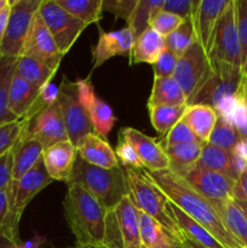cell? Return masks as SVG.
<instances>
[{
    "instance_id": "1",
    "label": "cell",
    "mask_w": 247,
    "mask_h": 248,
    "mask_svg": "<svg viewBox=\"0 0 247 248\" xmlns=\"http://www.w3.org/2000/svg\"><path fill=\"white\" fill-rule=\"evenodd\" d=\"M147 173L171 202L181 208L191 219L202 225L223 247L244 248L225 228L210 201L191 188L179 174L170 169L155 172L147 171Z\"/></svg>"
},
{
    "instance_id": "2",
    "label": "cell",
    "mask_w": 247,
    "mask_h": 248,
    "mask_svg": "<svg viewBox=\"0 0 247 248\" xmlns=\"http://www.w3.org/2000/svg\"><path fill=\"white\" fill-rule=\"evenodd\" d=\"M63 208L77 248H103L107 211L89 191L77 184H68Z\"/></svg>"
},
{
    "instance_id": "3",
    "label": "cell",
    "mask_w": 247,
    "mask_h": 248,
    "mask_svg": "<svg viewBox=\"0 0 247 248\" xmlns=\"http://www.w3.org/2000/svg\"><path fill=\"white\" fill-rule=\"evenodd\" d=\"M67 184H77L89 191L102 207L109 212L115 210L126 195H130L125 167L123 165L114 169L93 166L77 155L70 181Z\"/></svg>"
},
{
    "instance_id": "4",
    "label": "cell",
    "mask_w": 247,
    "mask_h": 248,
    "mask_svg": "<svg viewBox=\"0 0 247 248\" xmlns=\"http://www.w3.org/2000/svg\"><path fill=\"white\" fill-rule=\"evenodd\" d=\"M130 196L137 210L143 211L154 218L165 232L171 236L174 244H183L184 234L179 229L171 210L170 200L161 191V189L152 181L144 169L136 170L125 167Z\"/></svg>"
},
{
    "instance_id": "5",
    "label": "cell",
    "mask_w": 247,
    "mask_h": 248,
    "mask_svg": "<svg viewBox=\"0 0 247 248\" xmlns=\"http://www.w3.org/2000/svg\"><path fill=\"white\" fill-rule=\"evenodd\" d=\"M52 182L53 179L48 176L46 171L43 157L18 181H11L9 186L10 213L2 237L9 240L15 246L21 245L18 236V225L22 215L31 201Z\"/></svg>"
},
{
    "instance_id": "6",
    "label": "cell",
    "mask_w": 247,
    "mask_h": 248,
    "mask_svg": "<svg viewBox=\"0 0 247 248\" xmlns=\"http://www.w3.org/2000/svg\"><path fill=\"white\" fill-rule=\"evenodd\" d=\"M103 248H142L138 211L130 195L107 212Z\"/></svg>"
},
{
    "instance_id": "7",
    "label": "cell",
    "mask_w": 247,
    "mask_h": 248,
    "mask_svg": "<svg viewBox=\"0 0 247 248\" xmlns=\"http://www.w3.org/2000/svg\"><path fill=\"white\" fill-rule=\"evenodd\" d=\"M207 57L210 61L227 63L241 69V46L237 33L235 0H230L218 18Z\"/></svg>"
},
{
    "instance_id": "8",
    "label": "cell",
    "mask_w": 247,
    "mask_h": 248,
    "mask_svg": "<svg viewBox=\"0 0 247 248\" xmlns=\"http://www.w3.org/2000/svg\"><path fill=\"white\" fill-rule=\"evenodd\" d=\"M212 73L207 53L198 40L178 58L172 78L179 85L190 106L202 85Z\"/></svg>"
},
{
    "instance_id": "9",
    "label": "cell",
    "mask_w": 247,
    "mask_h": 248,
    "mask_svg": "<svg viewBox=\"0 0 247 248\" xmlns=\"http://www.w3.org/2000/svg\"><path fill=\"white\" fill-rule=\"evenodd\" d=\"M58 89L60 92H58L57 103L64 121L68 140L75 147H77L87 135L94 131L92 128L89 115L80 102L77 82L70 81L64 77Z\"/></svg>"
},
{
    "instance_id": "10",
    "label": "cell",
    "mask_w": 247,
    "mask_h": 248,
    "mask_svg": "<svg viewBox=\"0 0 247 248\" xmlns=\"http://www.w3.org/2000/svg\"><path fill=\"white\" fill-rule=\"evenodd\" d=\"M210 63L212 73L191 104H205L216 109L220 102L237 93L242 80V73L240 68L227 63L215 61H210Z\"/></svg>"
},
{
    "instance_id": "11",
    "label": "cell",
    "mask_w": 247,
    "mask_h": 248,
    "mask_svg": "<svg viewBox=\"0 0 247 248\" xmlns=\"http://www.w3.org/2000/svg\"><path fill=\"white\" fill-rule=\"evenodd\" d=\"M38 12L52 35L58 50L64 56L87 28L84 22L58 6L55 0H43Z\"/></svg>"
},
{
    "instance_id": "12",
    "label": "cell",
    "mask_w": 247,
    "mask_h": 248,
    "mask_svg": "<svg viewBox=\"0 0 247 248\" xmlns=\"http://www.w3.org/2000/svg\"><path fill=\"white\" fill-rule=\"evenodd\" d=\"M43 0H12L5 36L0 44V55L18 58L31 29L34 16Z\"/></svg>"
},
{
    "instance_id": "13",
    "label": "cell",
    "mask_w": 247,
    "mask_h": 248,
    "mask_svg": "<svg viewBox=\"0 0 247 248\" xmlns=\"http://www.w3.org/2000/svg\"><path fill=\"white\" fill-rule=\"evenodd\" d=\"M172 171L179 174L191 188L208 201H225L232 199L235 181L227 174L208 171L195 165Z\"/></svg>"
},
{
    "instance_id": "14",
    "label": "cell",
    "mask_w": 247,
    "mask_h": 248,
    "mask_svg": "<svg viewBox=\"0 0 247 248\" xmlns=\"http://www.w3.org/2000/svg\"><path fill=\"white\" fill-rule=\"evenodd\" d=\"M21 56L41 61L53 72H57L62 58L64 57V55L58 50L52 35L41 19L39 12H36L31 22Z\"/></svg>"
},
{
    "instance_id": "15",
    "label": "cell",
    "mask_w": 247,
    "mask_h": 248,
    "mask_svg": "<svg viewBox=\"0 0 247 248\" xmlns=\"http://www.w3.org/2000/svg\"><path fill=\"white\" fill-rule=\"evenodd\" d=\"M77 85L80 102L89 115L94 133L107 140L116 123L113 109L108 103L97 97L90 77L77 80Z\"/></svg>"
},
{
    "instance_id": "16",
    "label": "cell",
    "mask_w": 247,
    "mask_h": 248,
    "mask_svg": "<svg viewBox=\"0 0 247 248\" xmlns=\"http://www.w3.org/2000/svg\"><path fill=\"white\" fill-rule=\"evenodd\" d=\"M24 133L36 138L43 144L44 149L58 142L68 140L67 130L58 103L46 107L31 120H28Z\"/></svg>"
},
{
    "instance_id": "17",
    "label": "cell",
    "mask_w": 247,
    "mask_h": 248,
    "mask_svg": "<svg viewBox=\"0 0 247 248\" xmlns=\"http://www.w3.org/2000/svg\"><path fill=\"white\" fill-rule=\"evenodd\" d=\"M120 135L135 149L143 169L149 172L170 169V160L161 143L133 127L121 128Z\"/></svg>"
},
{
    "instance_id": "18",
    "label": "cell",
    "mask_w": 247,
    "mask_h": 248,
    "mask_svg": "<svg viewBox=\"0 0 247 248\" xmlns=\"http://www.w3.org/2000/svg\"><path fill=\"white\" fill-rule=\"evenodd\" d=\"M99 29L98 43L92 47V70L101 67L103 63L109 61L115 56H128L130 57L132 51L135 35L128 27L121 28L119 31H106Z\"/></svg>"
},
{
    "instance_id": "19",
    "label": "cell",
    "mask_w": 247,
    "mask_h": 248,
    "mask_svg": "<svg viewBox=\"0 0 247 248\" xmlns=\"http://www.w3.org/2000/svg\"><path fill=\"white\" fill-rule=\"evenodd\" d=\"M230 0H200L196 1L193 14V24L196 40L201 44L206 53H208L212 41L213 31L218 18L228 6Z\"/></svg>"
},
{
    "instance_id": "20",
    "label": "cell",
    "mask_w": 247,
    "mask_h": 248,
    "mask_svg": "<svg viewBox=\"0 0 247 248\" xmlns=\"http://www.w3.org/2000/svg\"><path fill=\"white\" fill-rule=\"evenodd\" d=\"M77 155V147L69 140L45 148L43 160L48 176L53 181L68 183L72 177Z\"/></svg>"
},
{
    "instance_id": "21",
    "label": "cell",
    "mask_w": 247,
    "mask_h": 248,
    "mask_svg": "<svg viewBox=\"0 0 247 248\" xmlns=\"http://www.w3.org/2000/svg\"><path fill=\"white\" fill-rule=\"evenodd\" d=\"M77 155L89 164L102 169H114L119 166L118 156L115 150L111 148L109 142L97 133L92 132L87 135L77 147Z\"/></svg>"
},
{
    "instance_id": "22",
    "label": "cell",
    "mask_w": 247,
    "mask_h": 248,
    "mask_svg": "<svg viewBox=\"0 0 247 248\" xmlns=\"http://www.w3.org/2000/svg\"><path fill=\"white\" fill-rule=\"evenodd\" d=\"M44 147L36 138L22 133L12 148L14 153V166H12V181L17 182L29 170L35 166L36 162L43 157Z\"/></svg>"
},
{
    "instance_id": "23",
    "label": "cell",
    "mask_w": 247,
    "mask_h": 248,
    "mask_svg": "<svg viewBox=\"0 0 247 248\" xmlns=\"http://www.w3.org/2000/svg\"><path fill=\"white\" fill-rule=\"evenodd\" d=\"M166 50V39L148 27L135 39L130 55V65L138 63L154 64Z\"/></svg>"
},
{
    "instance_id": "24",
    "label": "cell",
    "mask_w": 247,
    "mask_h": 248,
    "mask_svg": "<svg viewBox=\"0 0 247 248\" xmlns=\"http://www.w3.org/2000/svg\"><path fill=\"white\" fill-rule=\"evenodd\" d=\"M210 202L229 232H232V236L242 246L247 248V219L241 208L232 199L225 201H210Z\"/></svg>"
},
{
    "instance_id": "25",
    "label": "cell",
    "mask_w": 247,
    "mask_h": 248,
    "mask_svg": "<svg viewBox=\"0 0 247 248\" xmlns=\"http://www.w3.org/2000/svg\"><path fill=\"white\" fill-rule=\"evenodd\" d=\"M39 91L31 84L15 74L9 90V109L17 119H23L39 97Z\"/></svg>"
},
{
    "instance_id": "26",
    "label": "cell",
    "mask_w": 247,
    "mask_h": 248,
    "mask_svg": "<svg viewBox=\"0 0 247 248\" xmlns=\"http://www.w3.org/2000/svg\"><path fill=\"white\" fill-rule=\"evenodd\" d=\"M217 119L218 115L215 109L205 104L188 106L183 115V120L188 124L196 137L203 143H207Z\"/></svg>"
},
{
    "instance_id": "27",
    "label": "cell",
    "mask_w": 247,
    "mask_h": 248,
    "mask_svg": "<svg viewBox=\"0 0 247 248\" xmlns=\"http://www.w3.org/2000/svg\"><path fill=\"white\" fill-rule=\"evenodd\" d=\"M169 206L174 219H176L177 224H178L179 229L182 230V232H183L186 239L193 240L196 244L207 248H224L223 245L219 244L218 240L215 236H212L202 225H200L195 220L191 219L181 208L177 207L173 202L170 201Z\"/></svg>"
},
{
    "instance_id": "28",
    "label": "cell",
    "mask_w": 247,
    "mask_h": 248,
    "mask_svg": "<svg viewBox=\"0 0 247 248\" xmlns=\"http://www.w3.org/2000/svg\"><path fill=\"white\" fill-rule=\"evenodd\" d=\"M156 106H188L185 94L173 78L154 79L150 97L148 99V108Z\"/></svg>"
},
{
    "instance_id": "29",
    "label": "cell",
    "mask_w": 247,
    "mask_h": 248,
    "mask_svg": "<svg viewBox=\"0 0 247 248\" xmlns=\"http://www.w3.org/2000/svg\"><path fill=\"white\" fill-rule=\"evenodd\" d=\"M137 211L142 246L147 248H174V241L164 228L147 213Z\"/></svg>"
},
{
    "instance_id": "30",
    "label": "cell",
    "mask_w": 247,
    "mask_h": 248,
    "mask_svg": "<svg viewBox=\"0 0 247 248\" xmlns=\"http://www.w3.org/2000/svg\"><path fill=\"white\" fill-rule=\"evenodd\" d=\"M18 58L0 55V126L19 120L9 109V90Z\"/></svg>"
},
{
    "instance_id": "31",
    "label": "cell",
    "mask_w": 247,
    "mask_h": 248,
    "mask_svg": "<svg viewBox=\"0 0 247 248\" xmlns=\"http://www.w3.org/2000/svg\"><path fill=\"white\" fill-rule=\"evenodd\" d=\"M56 73L57 72H53L41 61L27 57V56H19L18 60H17L15 74L40 90L44 85L52 81Z\"/></svg>"
},
{
    "instance_id": "32",
    "label": "cell",
    "mask_w": 247,
    "mask_h": 248,
    "mask_svg": "<svg viewBox=\"0 0 247 248\" xmlns=\"http://www.w3.org/2000/svg\"><path fill=\"white\" fill-rule=\"evenodd\" d=\"M58 6L84 22L86 26L98 24L103 12V0H55Z\"/></svg>"
},
{
    "instance_id": "33",
    "label": "cell",
    "mask_w": 247,
    "mask_h": 248,
    "mask_svg": "<svg viewBox=\"0 0 247 248\" xmlns=\"http://www.w3.org/2000/svg\"><path fill=\"white\" fill-rule=\"evenodd\" d=\"M232 152H228V150L220 149V148L213 147L208 143H205L195 166L208 170V171L227 174L228 177L232 178Z\"/></svg>"
},
{
    "instance_id": "34",
    "label": "cell",
    "mask_w": 247,
    "mask_h": 248,
    "mask_svg": "<svg viewBox=\"0 0 247 248\" xmlns=\"http://www.w3.org/2000/svg\"><path fill=\"white\" fill-rule=\"evenodd\" d=\"M188 106H156L149 107L150 123L157 133L166 136V133L183 118Z\"/></svg>"
},
{
    "instance_id": "35",
    "label": "cell",
    "mask_w": 247,
    "mask_h": 248,
    "mask_svg": "<svg viewBox=\"0 0 247 248\" xmlns=\"http://www.w3.org/2000/svg\"><path fill=\"white\" fill-rule=\"evenodd\" d=\"M164 1L165 0H138L126 26L131 29L135 39L149 27L150 19L162 9Z\"/></svg>"
},
{
    "instance_id": "36",
    "label": "cell",
    "mask_w": 247,
    "mask_h": 248,
    "mask_svg": "<svg viewBox=\"0 0 247 248\" xmlns=\"http://www.w3.org/2000/svg\"><path fill=\"white\" fill-rule=\"evenodd\" d=\"M203 144L205 143H190L164 148L170 160V169L179 170L195 165L200 157Z\"/></svg>"
},
{
    "instance_id": "37",
    "label": "cell",
    "mask_w": 247,
    "mask_h": 248,
    "mask_svg": "<svg viewBox=\"0 0 247 248\" xmlns=\"http://www.w3.org/2000/svg\"><path fill=\"white\" fill-rule=\"evenodd\" d=\"M166 48L173 52L177 57H181L191 45L196 41L195 29L193 18L185 19L176 31H172L166 38Z\"/></svg>"
},
{
    "instance_id": "38",
    "label": "cell",
    "mask_w": 247,
    "mask_h": 248,
    "mask_svg": "<svg viewBox=\"0 0 247 248\" xmlns=\"http://www.w3.org/2000/svg\"><path fill=\"white\" fill-rule=\"evenodd\" d=\"M240 138L241 137L237 133V131L228 121L218 116L217 123H216L215 127H213L212 132L208 137L207 143L213 145V147L232 152V148L239 142Z\"/></svg>"
},
{
    "instance_id": "39",
    "label": "cell",
    "mask_w": 247,
    "mask_h": 248,
    "mask_svg": "<svg viewBox=\"0 0 247 248\" xmlns=\"http://www.w3.org/2000/svg\"><path fill=\"white\" fill-rule=\"evenodd\" d=\"M219 118L228 121L237 131L240 137L247 140V103L239 93V91H237L232 107L228 109L224 115L219 116Z\"/></svg>"
},
{
    "instance_id": "40",
    "label": "cell",
    "mask_w": 247,
    "mask_h": 248,
    "mask_svg": "<svg viewBox=\"0 0 247 248\" xmlns=\"http://www.w3.org/2000/svg\"><path fill=\"white\" fill-rule=\"evenodd\" d=\"M27 126H28L27 119H19L0 126V156L6 154L15 147Z\"/></svg>"
},
{
    "instance_id": "41",
    "label": "cell",
    "mask_w": 247,
    "mask_h": 248,
    "mask_svg": "<svg viewBox=\"0 0 247 248\" xmlns=\"http://www.w3.org/2000/svg\"><path fill=\"white\" fill-rule=\"evenodd\" d=\"M190 143H203L196 137L188 124L183 120V118L166 133L165 140L161 142L162 148L173 147L178 144H190Z\"/></svg>"
},
{
    "instance_id": "42",
    "label": "cell",
    "mask_w": 247,
    "mask_h": 248,
    "mask_svg": "<svg viewBox=\"0 0 247 248\" xmlns=\"http://www.w3.org/2000/svg\"><path fill=\"white\" fill-rule=\"evenodd\" d=\"M237 33L241 46V72L247 67V0H235Z\"/></svg>"
},
{
    "instance_id": "43",
    "label": "cell",
    "mask_w": 247,
    "mask_h": 248,
    "mask_svg": "<svg viewBox=\"0 0 247 248\" xmlns=\"http://www.w3.org/2000/svg\"><path fill=\"white\" fill-rule=\"evenodd\" d=\"M183 22V19L179 18V17L160 9L150 19L149 27L154 29L156 33H159L160 35L166 38L172 31H176Z\"/></svg>"
},
{
    "instance_id": "44",
    "label": "cell",
    "mask_w": 247,
    "mask_h": 248,
    "mask_svg": "<svg viewBox=\"0 0 247 248\" xmlns=\"http://www.w3.org/2000/svg\"><path fill=\"white\" fill-rule=\"evenodd\" d=\"M115 154L118 156L119 162L121 161L124 167H131V169L142 170V162L139 161V157L136 154L135 149L125 140V138L119 135L118 144H116Z\"/></svg>"
},
{
    "instance_id": "45",
    "label": "cell",
    "mask_w": 247,
    "mask_h": 248,
    "mask_svg": "<svg viewBox=\"0 0 247 248\" xmlns=\"http://www.w3.org/2000/svg\"><path fill=\"white\" fill-rule=\"evenodd\" d=\"M178 57L171 52L170 50H165L161 53L156 62L153 64V72H154V79L160 78H172L174 69H176Z\"/></svg>"
},
{
    "instance_id": "46",
    "label": "cell",
    "mask_w": 247,
    "mask_h": 248,
    "mask_svg": "<svg viewBox=\"0 0 247 248\" xmlns=\"http://www.w3.org/2000/svg\"><path fill=\"white\" fill-rule=\"evenodd\" d=\"M195 5L196 1L194 0H165L161 10L185 21L193 18Z\"/></svg>"
},
{
    "instance_id": "47",
    "label": "cell",
    "mask_w": 247,
    "mask_h": 248,
    "mask_svg": "<svg viewBox=\"0 0 247 248\" xmlns=\"http://www.w3.org/2000/svg\"><path fill=\"white\" fill-rule=\"evenodd\" d=\"M138 0H103V11H108L115 18H124L126 22L132 15Z\"/></svg>"
},
{
    "instance_id": "48",
    "label": "cell",
    "mask_w": 247,
    "mask_h": 248,
    "mask_svg": "<svg viewBox=\"0 0 247 248\" xmlns=\"http://www.w3.org/2000/svg\"><path fill=\"white\" fill-rule=\"evenodd\" d=\"M12 166H14V153L12 149L0 156V190L7 188L12 181Z\"/></svg>"
},
{
    "instance_id": "49",
    "label": "cell",
    "mask_w": 247,
    "mask_h": 248,
    "mask_svg": "<svg viewBox=\"0 0 247 248\" xmlns=\"http://www.w3.org/2000/svg\"><path fill=\"white\" fill-rule=\"evenodd\" d=\"M58 92H60V89H58L57 85H55L52 81H50L47 82V84L44 85L40 89V91H39V98H40V101L43 102L46 107H50L52 106V104L57 103Z\"/></svg>"
},
{
    "instance_id": "50",
    "label": "cell",
    "mask_w": 247,
    "mask_h": 248,
    "mask_svg": "<svg viewBox=\"0 0 247 248\" xmlns=\"http://www.w3.org/2000/svg\"><path fill=\"white\" fill-rule=\"evenodd\" d=\"M10 186V184H9ZM10 213V200H9V186L0 190V236L2 237L5 225Z\"/></svg>"
},
{
    "instance_id": "51",
    "label": "cell",
    "mask_w": 247,
    "mask_h": 248,
    "mask_svg": "<svg viewBox=\"0 0 247 248\" xmlns=\"http://www.w3.org/2000/svg\"><path fill=\"white\" fill-rule=\"evenodd\" d=\"M232 200L247 202V166L235 182L234 189H232Z\"/></svg>"
},
{
    "instance_id": "52",
    "label": "cell",
    "mask_w": 247,
    "mask_h": 248,
    "mask_svg": "<svg viewBox=\"0 0 247 248\" xmlns=\"http://www.w3.org/2000/svg\"><path fill=\"white\" fill-rule=\"evenodd\" d=\"M10 11H11V0H10V4L0 11V44H1L2 39L5 36V31H6Z\"/></svg>"
},
{
    "instance_id": "53",
    "label": "cell",
    "mask_w": 247,
    "mask_h": 248,
    "mask_svg": "<svg viewBox=\"0 0 247 248\" xmlns=\"http://www.w3.org/2000/svg\"><path fill=\"white\" fill-rule=\"evenodd\" d=\"M232 155H235V156L240 157V159H242L244 161L247 162V140H245V138H240L239 142L235 144V147L232 148Z\"/></svg>"
},
{
    "instance_id": "54",
    "label": "cell",
    "mask_w": 247,
    "mask_h": 248,
    "mask_svg": "<svg viewBox=\"0 0 247 248\" xmlns=\"http://www.w3.org/2000/svg\"><path fill=\"white\" fill-rule=\"evenodd\" d=\"M239 93L241 94L242 98H244L245 102L247 103V78L242 77L241 84H240L239 87Z\"/></svg>"
},
{
    "instance_id": "55",
    "label": "cell",
    "mask_w": 247,
    "mask_h": 248,
    "mask_svg": "<svg viewBox=\"0 0 247 248\" xmlns=\"http://www.w3.org/2000/svg\"><path fill=\"white\" fill-rule=\"evenodd\" d=\"M183 245H184V246H185L186 248H207V247H203V246H201V245L196 244V242H194L193 240L186 239V237H185V239H184Z\"/></svg>"
},
{
    "instance_id": "56",
    "label": "cell",
    "mask_w": 247,
    "mask_h": 248,
    "mask_svg": "<svg viewBox=\"0 0 247 248\" xmlns=\"http://www.w3.org/2000/svg\"><path fill=\"white\" fill-rule=\"evenodd\" d=\"M234 201L236 202V205L241 208V211L244 212L245 217H246V219H247V202L246 201H237V200H234Z\"/></svg>"
},
{
    "instance_id": "57",
    "label": "cell",
    "mask_w": 247,
    "mask_h": 248,
    "mask_svg": "<svg viewBox=\"0 0 247 248\" xmlns=\"http://www.w3.org/2000/svg\"><path fill=\"white\" fill-rule=\"evenodd\" d=\"M11 242L9 241V240H6L5 237H1L0 236V248H7L11 246Z\"/></svg>"
},
{
    "instance_id": "58",
    "label": "cell",
    "mask_w": 247,
    "mask_h": 248,
    "mask_svg": "<svg viewBox=\"0 0 247 248\" xmlns=\"http://www.w3.org/2000/svg\"><path fill=\"white\" fill-rule=\"evenodd\" d=\"M10 4V0H0V11Z\"/></svg>"
},
{
    "instance_id": "59",
    "label": "cell",
    "mask_w": 247,
    "mask_h": 248,
    "mask_svg": "<svg viewBox=\"0 0 247 248\" xmlns=\"http://www.w3.org/2000/svg\"><path fill=\"white\" fill-rule=\"evenodd\" d=\"M174 248H186L183 244H174Z\"/></svg>"
},
{
    "instance_id": "60",
    "label": "cell",
    "mask_w": 247,
    "mask_h": 248,
    "mask_svg": "<svg viewBox=\"0 0 247 248\" xmlns=\"http://www.w3.org/2000/svg\"><path fill=\"white\" fill-rule=\"evenodd\" d=\"M242 77H245V78H247V67L246 68H245V69L244 70H242Z\"/></svg>"
},
{
    "instance_id": "61",
    "label": "cell",
    "mask_w": 247,
    "mask_h": 248,
    "mask_svg": "<svg viewBox=\"0 0 247 248\" xmlns=\"http://www.w3.org/2000/svg\"><path fill=\"white\" fill-rule=\"evenodd\" d=\"M7 248H18V246H15V245H11V246L7 247Z\"/></svg>"
},
{
    "instance_id": "62",
    "label": "cell",
    "mask_w": 247,
    "mask_h": 248,
    "mask_svg": "<svg viewBox=\"0 0 247 248\" xmlns=\"http://www.w3.org/2000/svg\"><path fill=\"white\" fill-rule=\"evenodd\" d=\"M142 248H147V247H145V246H142Z\"/></svg>"
},
{
    "instance_id": "63",
    "label": "cell",
    "mask_w": 247,
    "mask_h": 248,
    "mask_svg": "<svg viewBox=\"0 0 247 248\" xmlns=\"http://www.w3.org/2000/svg\"><path fill=\"white\" fill-rule=\"evenodd\" d=\"M244 248H245V247H244Z\"/></svg>"
}]
</instances>
